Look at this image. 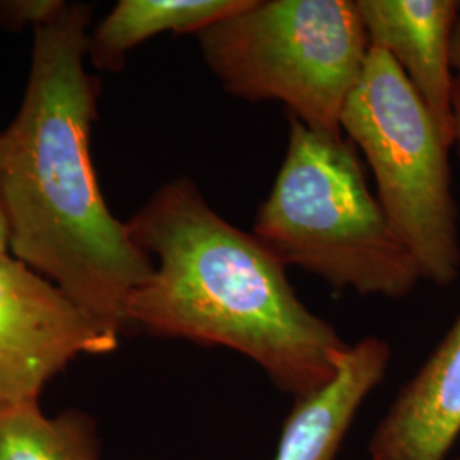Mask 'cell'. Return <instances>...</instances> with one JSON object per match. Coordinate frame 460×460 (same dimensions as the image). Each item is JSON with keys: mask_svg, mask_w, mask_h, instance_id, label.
Listing matches in <instances>:
<instances>
[{"mask_svg": "<svg viewBox=\"0 0 460 460\" xmlns=\"http://www.w3.org/2000/svg\"><path fill=\"white\" fill-rule=\"evenodd\" d=\"M91 7L34 30L24 98L0 133V203L9 252L110 331L154 263L106 205L91 157L96 87L85 70Z\"/></svg>", "mask_w": 460, "mask_h": 460, "instance_id": "1", "label": "cell"}, {"mask_svg": "<svg viewBox=\"0 0 460 460\" xmlns=\"http://www.w3.org/2000/svg\"><path fill=\"white\" fill-rule=\"evenodd\" d=\"M127 224L154 263L128 300V326L237 351L296 401L334 377L346 348L336 329L298 298L288 266L190 178L163 184Z\"/></svg>", "mask_w": 460, "mask_h": 460, "instance_id": "2", "label": "cell"}, {"mask_svg": "<svg viewBox=\"0 0 460 460\" xmlns=\"http://www.w3.org/2000/svg\"><path fill=\"white\" fill-rule=\"evenodd\" d=\"M252 234L287 266L338 290L404 298L423 281L367 186L358 150L345 135L313 130L292 116Z\"/></svg>", "mask_w": 460, "mask_h": 460, "instance_id": "3", "label": "cell"}, {"mask_svg": "<svg viewBox=\"0 0 460 460\" xmlns=\"http://www.w3.org/2000/svg\"><path fill=\"white\" fill-rule=\"evenodd\" d=\"M195 36L230 96L277 101L309 128L343 135L370 51L357 0H249Z\"/></svg>", "mask_w": 460, "mask_h": 460, "instance_id": "4", "label": "cell"}, {"mask_svg": "<svg viewBox=\"0 0 460 460\" xmlns=\"http://www.w3.org/2000/svg\"><path fill=\"white\" fill-rule=\"evenodd\" d=\"M341 133L370 165L377 201L423 281L456 283L460 235L452 148L387 53L368 51L341 116Z\"/></svg>", "mask_w": 460, "mask_h": 460, "instance_id": "5", "label": "cell"}, {"mask_svg": "<svg viewBox=\"0 0 460 460\" xmlns=\"http://www.w3.org/2000/svg\"><path fill=\"white\" fill-rule=\"evenodd\" d=\"M118 334L33 268L0 252V402L40 399L83 355H106Z\"/></svg>", "mask_w": 460, "mask_h": 460, "instance_id": "6", "label": "cell"}, {"mask_svg": "<svg viewBox=\"0 0 460 460\" xmlns=\"http://www.w3.org/2000/svg\"><path fill=\"white\" fill-rule=\"evenodd\" d=\"M370 49L387 53L454 146L452 38L456 0H357Z\"/></svg>", "mask_w": 460, "mask_h": 460, "instance_id": "7", "label": "cell"}, {"mask_svg": "<svg viewBox=\"0 0 460 460\" xmlns=\"http://www.w3.org/2000/svg\"><path fill=\"white\" fill-rule=\"evenodd\" d=\"M460 433V315L401 389L372 440V460H444Z\"/></svg>", "mask_w": 460, "mask_h": 460, "instance_id": "8", "label": "cell"}, {"mask_svg": "<svg viewBox=\"0 0 460 460\" xmlns=\"http://www.w3.org/2000/svg\"><path fill=\"white\" fill-rule=\"evenodd\" d=\"M389 345L367 336L346 345L336 374L314 394L296 399L288 414L275 460H334L363 401L385 377Z\"/></svg>", "mask_w": 460, "mask_h": 460, "instance_id": "9", "label": "cell"}, {"mask_svg": "<svg viewBox=\"0 0 460 460\" xmlns=\"http://www.w3.org/2000/svg\"><path fill=\"white\" fill-rule=\"evenodd\" d=\"M249 0H119L89 33L87 58L119 72L128 53L159 34H198L239 13Z\"/></svg>", "mask_w": 460, "mask_h": 460, "instance_id": "10", "label": "cell"}, {"mask_svg": "<svg viewBox=\"0 0 460 460\" xmlns=\"http://www.w3.org/2000/svg\"><path fill=\"white\" fill-rule=\"evenodd\" d=\"M0 460H101L94 421L79 411L49 416L40 399L0 402Z\"/></svg>", "mask_w": 460, "mask_h": 460, "instance_id": "11", "label": "cell"}, {"mask_svg": "<svg viewBox=\"0 0 460 460\" xmlns=\"http://www.w3.org/2000/svg\"><path fill=\"white\" fill-rule=\"evenodd\" d=\"M64 0H4L0 2V22L9 30L31 26L41 28L66 9Z\"/></svg>", "mask_w": 460, "mask_h": 460, "instance_id": "12", "label": "cell"}, {"mask_svg": "<svg viewBox=\"0 0 460 460\" xmlns=\"http://www.w3.org/2000/svg\"><path fill=\"white\" fill-rule=\"evenodd\" d=\"M452 121L454 146L460 163V16L452 38Z\"/></svg>", "mask_w": 460, "mask_h": 460, "instance_id": "13", "label": "cell"}, {"mask_svg": "<svg viewBox=\"0 0 460 460\" xmlns=\"http://www.w3.org/2000/svg\"><path fill=\"white\" fill-rule=\"evenodd\" d=\"M7 251H9V235H7V224H5V217L0 203V252H7Z\"/></svg>", "mask_w": 460, "mask_h": 460, "instance_id": "14", "label": "cell"}]
</instances>
